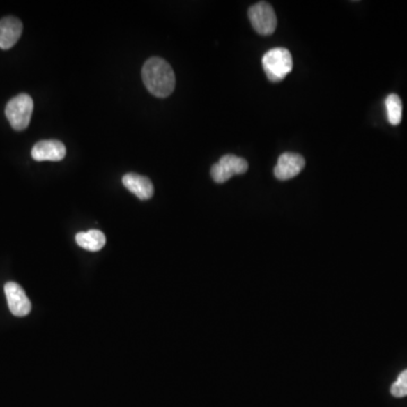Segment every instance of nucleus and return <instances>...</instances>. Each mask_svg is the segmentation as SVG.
Segmentation results:
<instances>
[{
  "instance_id": "3",
  "label": "nucleus",
  "mask_w": 407,
  "mask_h": 407,
  "mask_svg": "<svg viewBox=\"0 0 407 407\" xmlns=\"http://www.w3.org/2000/svg\"><path fill=\"white\" fill-rule=\"evenodd\" d=\"M33 109V100L29 94H18L15 98H13L7 103L6 110H5L7 119L12 128L17 132L26 129L30 125Z\"/></svg>"
},
{
  "instance_id": "8",
  "label": "nucleus",
  "mask_w": 407,
  "mask_h": 407,
  "mask_svg": "<svg viewBox=\"0 0 407 407\" xmlns=\"http://www.w3.org/2000/svg\"><path fill=\"white\" fill-rule=\"evenodd\" d=\"M32 158L36 161L58 162L66 156V147L57 139H47L36 143L32 148Z\"/></svg>"
},
{
  "instance_id": "12",
  "label": "nucleus",
  "mask_w": 407,
  "mask_h": 407,
  "mask_svg": "<svg viewBox=\"0 0 407 407\" xmlns=\"http://www.w3.org/2000/svg\"><path fill=\"white\" fill-rule=\"evenodd\" d=\"M387 117L392 126H397L401 121L403 116V105L399 95L390 94L387 96L386 102Z\"/></svg>"
},
{
  "instance_id": "9",
  "label": "nucleus",
  "mask_w": 407,
  "mask_h": 407,
  "mask_svg": "<svg viewBox=\"0 0 407 407\" xmlns=\"http://www.w3.org/2000/svg\"><path fill=\"white\" fill-rule=\"evenodd\" d=\"M23 32L21 20L7 16L0 20V49L8 50L17 43Z\"/></svg>"
},
{
  "instance_id": "7",
  "label": "nucleus",
  "mask_w": 407,
  "mask_h": 407,
  "mask_svg": "<svg viewBox=\"0 0 407 407\" xmlns=\"http://www.w3.org/2000/svg\"><path fill=\"white\" fill-rule=\"evenodd\" d=\"M305 167V161L302 155L298 153H283L274 169V174L277 179L285 181L299 176Z\"/></svg>"
},
{
  "instance_id": "6",
  "label": "nucleus",
  "mask_w": 407,
  "mask_h": 407,
  "mask_svg": "<svg viewBox=\"0 0 407 407\" xmlns=\"http://www.w3.org/2000/svg\"><path fill=\"white\" fill-rule=\"evenodd\" d=\"M5 294H6L9 310L14 316L25 317L30 314L32 305L21 285L15 282H8L5 284Z\"/></svg>"
},
{
  "instance_id": "13",
  "label": "nucleus",
  "mask_w": 407,
  "mask_h": 407,
  "mask_svg": "<svg viewBox=\"0 0 407 407\" xmlns=\"http://www.w3.org/2000/svg\"><path fill=\"white\" fill-rule=\"evenodd\" d=\"M390 392H392V396L399 397V399L407 396V369L401 372L397 378V381L392 383Z\"/></svg>"
},
{
  "instance_id": "11",
  "label": "nucleus",
  "mask_w": 407,
  "mask_h": 407,
  "mask_svg": "<svg viewBox=\"0 0 407 407\" xmlns=\"http://www.w3.org/2000/svg\"><path fill=\"white\" fill-rule=\"evenodd\" d=\"M76 243L81 248L87 252H100L105 246V234L99 230H90L87 232H79L76 234Z\"/></svg>"
},
{
  "instance_id": "5",
  "label": "nucleus",
  "mask_w": 407,
  "mask_h": 407,
  "mask_svg": "<svg viewBox=\"0 0 407 407\" xmlns=\"http://www.w3.org/2000/svg\"><path fill=\"white\" fill-rule=\"evenodd\" d=\"M249 164L246 160L239 156L226 154L213 165L210 176L216 183H224L233 176L246 174Z\"/></svg>"
},
{
  "instance_id": "10",
  "label": "nucleus",
  "mask_w": 407,
  "mask_h": 407,
  "mask_svg": "<svg viewBox=\"0 0 407 407\" xmlns=\"http://www.w3.org/2000/svg\"><path fill=\"white\" fill-rule=\"evenodd\" d=\"M123 186L141 201H147L154 195L152 181L145 176L137 174H127L123 177Z\"/></svg>"
},
{
  "instance_id": "2",
  "label": "nucleus",
  "mask_w": 407,
  "mask_h": 407,
  "mask_svg": "<svg viewBox=\"0 0 407 407\" xmlns=\"http://www.w3.org/2000/svg\"><path fill=\"white\" fill-rule=\"evenodd\" d=\"M261 63L267 78L272 83L283 81L293 68L292 54L285 48H274L267 51L263 56Z\"/></svg>"
},
{
  "instance_id": "1",
  "label": "nucleus",
  "mask_w": 407,
  "mask_h": 407,
  "mask_svg": "<svg viewBox=\"0 0 407 407\" xmlns=\"http://www.w3.org/2000/svg\"><path fill=\"white\" fill-rule=\"evenodd\" d=\"M145 86L156 98H168L176 86L174 69L168 61L159 57L147 60L141 69Z\"/></svg>"
},
{
  "instance_id": "4",
  "label": "nucleus",
  "mask_w": 407,
  "mask_h": 407,
  "mask_svg": "<svg viewBox=\"0 0 407 407\" xmlns=\"http://www.w3.org/2000/svg\"><path fill=\"white\" fill-rule=\"evenodd\" d=\"M249 20L254 30L261 36H270L277 26V17L272 5L266 1L254 3L248 10Z\"/></svg>"
}]
</instances>
